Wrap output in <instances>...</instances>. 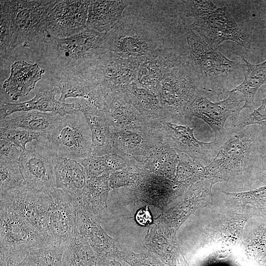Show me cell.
<instances>
[{"mask_svg":"<svg viewBox=\"0 0 266 266\" xmlns=\"http://www.w3.org/2000/svg\"><path fill=\"white\" fill-rule=\"evenodd\" d=\"M171 1L133 0L101 48L140 63L175 48L171 44Z\"/></svg>","mask_w":266,"mask_h":266,"instance_id":"1","label":"cell"},{"mask_svg":"<svg viewBox=\"0 0 266 266\" xmlns=\"http://www.w3.org/2000/svg\"><path fill=\"white\" fill-rule=\"evenodd\" d=\"M105 35L87 27L65 38L44 32L43 39L31 52L45 70L79 76L101 51Z\"/></svg>","mask_w":266,"mask_h":266,"instance_id":"2","label":"cell"},{"mask_svg":"<svg viewBox=\"0 0 266 266\" xmlns=\"http://www.w3.org/2000/svg\"><path fill=\"white\" fill-rule=\"evenodd\" d=\"M227 135L216 155L205 166L208 175L217 179H232L236 182L250 177L255 172L260 153V132L257 125L238 130L225 128Z\"/></svg>","mask_w":266,"mask_h":266,"instance_id":"3","label":"cell"},{"mask_svg":"<svg viewBox=\"0 0 266 266\" xmlns=\"http://www.w3.org/2000/svg\"><path fill=\"white\" fill-rule=\"evenodd\" d=\"M185 30L189 55L202 89L219 96L228 94L244 78L245 64L228 59L187 25Z\"/></svg>","mask_w":266,"mask_h":266,"instance_id":"4","label":"cell"},{"mask_svg":"<svg viewBox=\"0 0 266 266\" xmlns=\"http://www.w3.org/2000/svg\"><path fill=\"white\" fill-rule=\"evenodd\" d=\"M58 0H0V20L11 34L10 52L22 44L32 49L43 38L44 24Z\"/></svg>","mask_w":266,"mask_h":266,"instance_id":"5","label":"cell"},{"mask_svg":"<svg viewBox=\"0 0 266 266\" xmlns=\"http://www.w3.org/2000/svg\"><path fill=\"white\" fill-rule=\"evenodd\" d=\"M202 90L190 56L168 72L158 88L157 95L168 122L190 126L193 119L187 109Z\"/></svg>","mask_w":266,"mask_h":266,"instance_id":"6","label":"cell"},{"mask_svg":"<svg viewBox=\"0 0 266 266\" xmlns=\"http://www.w3.org/2000/svg\"><path fill=\"white\" fill-rule=\"evenodd\" d=\"M59 157L79 161L92 156V134L80 111L62 117L43 137Z\"/></svg>","mask_w":266,"mask_h":266,"instance_id":"7","label":"cell"},{"mask_svg":"<svg viewBox=\"0 0 266 266\" xmlns=\"http://www.w3.org/2000/svg\"><path fill=\"white\" fill-rule=\"evenodd\" d=\"M140 64L101 48L81 77L96 82L106 93L123 92L135 81Z\"/></svg>","mask_w":266,"mask_h":266,"instance_id":"8","label":"cell"},{"mask_svg":"<svg viewBox=\"0 0 266 266\" xmlns=\"http://www.w3.org/2000/svg\"><path fill=\"white\" fill-rule=\"evenodd\" d=\"M58 158L46 140L39 138L32 143L30 149L22 151L18 161L26 185L47 194L55 190V167Z\"/></svg>","mask_w":266,"mask_h":266,"instance_id":"9","label":"cell"},{"mask_svg":"<svg viewBox=\"0 0 266 266\" xmlns=\"http://www.w3.org/2000/svg\"><path fill=\"white\" fill-rule=\"evenodd\" d=\"M188 27L214 49L226 40L234 41L247 51L251 46L247 36L226 7H217L193 18Z\"/></svg>","mask_w":266,"mask_h":266,"instance_id":"10","label":"cell"},{"mask_svg":"<svg viewBox=\"0 0 266 266\" xmlns=\"http://www.w3.org/2000/svg\"><path fill=\"white\" fill-rule=\"evenodd\" d=\"M0 248L12 252H29L43 244L46 236L13 210L0 205Z\"/></svg>","mask_w":266,"mask_h":266,"instance_id":"11","label":"cell"},{"mask_svg":"<svg viewBox=\"0 0 266 266\" xmlns=\"http://www.w3.org/2000/svg\"><path fill=\"white\" fill-rule=\"evenodd\" d=\"M50 196L46 241L64 249L77 233V200L58 189Z\"/></svg>","mask_w":266,"mask_h":266,"instance_id":"12","label":"cell"},{"mask_svg":"<svg viewBox=\"0 0 266 266\" xmlns=\"http://www.w3.org/2000/svg\"><path fill=\"white\" fill-rule=\"evenodd\" d=\"M0 205L9 208L30 222L46 237L51 198L26 184L0 194Z\"/></svg>","mask_w":266,"mask_h":266,"instance_id":"13","label":"cell"},{"mask_svg":"<svg viewBox=\"0 0 266 266\" xmlns=\"http://www.w3.org/2000/svg\"><path fill=\"white\" fill-rule=\"evenodd\" d=\"M228 97L218 102H212L206 97L197 96L187 109L188 117H198L206 122L212 129L215 140L223 142L226 136V122L230 116L239 114L243 96L238 92L229 91Z\"/></svg>","mask_w":266,"mask_h":266,"instance_id":"14","label":"cell"},{"mask_svg":"<svg viewBox=\"0 0 266 266\" xmlns=\"http://www.w3.org/2000/svg\"><path fill=\"white\" fill-rule=\"evenodd\" d=\"M191 126L172 123L164 122L159 130L164 143L178 153H182L208 166L216 155L223 142L214 140L204 142L197 139Z\"/></svg>","mask_w":266,"mask_h":266,"instance_id":"15","label":"cell"},{"mask_svg":"<svg viewBox=\"0 0 266 266\" xmlns=\"http://www.w3.org/2000/svg\"><path fill=\"white\" fill-rule=\"evenodd\" d=\"M110 129L112 152L142 166L157 147L166 145L156 132L150 129Z\"/></svg>","mask_w":266,"mask_h":266,"instance_id":"16","label":"cell"},{"mask_svg":"<svg viewBox=\"0 0 266 266\" xmlns=\"http://www.w3.org/2000/svg\"><path fill=\"white\" fill-rule=\"evenodd\" d=\"M90 0H58L44 24V32L58 38H65L86 28Z\"/></svg>","mask_w":266,"mask_h":266,"instance_id":"17","label":"cell"},{"mask_svg":"<svg viewBox=\"0 0 266 266\" xmlns=\"http://www.w3.org/2000/svg\"><path fill=\"white\" fill-rule=\"evenodd\" d=\"M42 81L52 89L59 90L58 100L65 102L69 98L84 99L103 111L106 92L98 83L70 73L46 70Z\"/></svg>","mask_w":266,"mask_h":266,"instance_id":"18","label":"cell"},{"mask_svg":"<svg viewBox=\"0 0 266 266\" xmlns=\"http://www.w3.org/2000/svg\"><path fill=\"white\" fill-rule=\"evenodd\" d=\"M60 93L59 90L39 89L32 99L19 103H12L0 101V122L11 114L19 111H38L44 112H54L63 117L68 114L79 111L75 103H67L57 100L56 96Z\"/></svg>","mask_w":266,"mask_h":266,"instance_id":"19","label":"cell"},{"mask_svg":"<svg viewBox=\"0 0 266 266\" xmlns=\"http://www.w3.org/2000/svg\"><path fill=\"white\" fill-rule=\"evenodd\" d=\"M190 57L176 48L140 64L134 82L157 95L158 86L165 75L177 65Z\"/></svg>","mask_w":266,"mask_h":266,"instance_id":"20","label":"cell"},{"mask_svg":"<svg viewBox=\"0 0 266 266\" xmlns=\"http://www.w3.org/2000/svg\"><path fill=\"white\" fill-rule=\"evenodd\" d=\"M103 111L111 129H150L128 100L124 92H106Z\"/></svg>","mask_w":266,"mask_h":266,"instance_id":"21","label":"cell"},{"mask_svg":"<svg viewBox=\"0 0 266 266\" xmlns=\"http://www.w3.org/2000/svg\"><path fill=\"white\" fill-rule=\"evenodd\" d=\"M128 100L148 128L158 132L167 116L156 94L134 82L123 91Z\"/></svg>","mask_w":266,"mask_h":266,"instance_id":"22","label":"cell"},{"mask_svg":"<svg viewBox=\"0 0 266 266\" xmlns=\"http://www.w3.org/2000/svg\"><path fill=\"white\" fill-rule=\"evenodd\" d=\"M74 103L84 115L91 130L92 156L101 157L112 152L110 127L104 112L83 99H77Z\"/></svg>","mask_w":266,"mask_h":266,"instance_id":"23","label":"cell"},{"mask_svg":"<svg viewBox=\"0 0 266 266\" xmlns=\"http://www.w3.org/2000/svg\"><path fill=\"white\" fill-rule=\"evenodd\" d=\"M45 73V70L37 63L15 61L11 66L10 75L4 81L2 87L12 100L16 101L19 98L28 95Z\"/></svg>","mask_w":266,"mask_h":266,"instance_id":"24","label":"cell"},{"mask_svg":"<svg viewBox=\"0 0 266 266\" xmlns=\"http://www.w3.org/2000/svg\"><path fill=\"white\" fill-rule=\"evenodd\" d=\"M133 0H90L86 27L106 34L121 20Z\"/></svg>","mask_w":266,"mask_h":266,"instance_id":"25","label":"cell"},{"mask_svg":"<svg viewBox=\"0 0 266 266\" xmlns=\"http://www.w3.org/2000/svg\"><path fill=\"white\" fill-rule=\"evenodd\" d=\"M57 189L76 199L83 195L87 176L82 165L77 161L58 157L55 167Z\"/></svg>","mask_w":266,"mask_h":266,"instance_id":"26","label":"cell"},{"mask_svg":"<svg viewBox=\"0 0 266 266\" xmlns=\"http://www.w3.org/2000/svg\"><path fill=\"white\" fill-rule=\"evenodd\" d=\"M62 117L54 112L32 111L0 122V127L22 129L40 133L42 137L49 133L60 121Z\"/></svg>","mask_w":266,"mask_h":266,"instance_id":"27","label":"cell"},{"mask_svg":"<svg viewBox=\"0 0 266 266\" xmlns=\"http://www.w3.org/2000/svg\"><path fill=\"white\" fill-rule=\"evenodd\" d=\"M246 66L243 81L230 91L240 93L244 99V104L239 110L254 109L255 96L259 89L266 83V60L259 64L250 63L243 56H241Z\"/></svg>","mask_w":266,"mask_h":266,"instance_id":"28","label":"cell"},{"mask_svg":"<svg viewBox=\"0 0 266 266\" xmlns=\"http://www.w3.org/2000/svg\"><path fill=\"white\" fill-rule=\"evenodd\" d=\"M93 257L77 233L63 250V266H94Z\"/></svg>","mask_w":266,"mask_h":266,"instance_id":"29","label":"cell"},{"mask_svg":"<svg viewBox=\"0 0 266 266\" xmlns=\"http://www.w3.org/2000/svg\"><path fill=\"white\" fill-rule=\"evenodd\" d=\"M178 153L167 145L157 147L144 164V166L158 170L173 171L177 167Z\"/></svg>","mask_w":266,"mask_h":266,"instance_id":"30","label":"cell"},{"mask_svg":"<svg viewBox=\"0 0 266 266\" xmlns=\"http://www.w3.org/2000/svg\"><path fill=\"white\" fill-rule=\"evenodd\" d=\"M26 184L18 162L0 160V194Z\"/></svg>","mask_w":266,"mask_h":266,"instance_id":"31","label":"cell"},{"mask_svg":"<svg viewBox=\"0 0 266 266\" xmlns=\"http://www.w3.org/2000/svg\"><path fill=\"white\" fill-rule=\"evenodd\" d=\"M63 249L46 241L30 251L33 266H63Z\"/></svg>","mask_w":266,"mask_h":266,"instance_id":"32","label":"cell"},{"mask_svg":"<svg viewBox=\"0 0 266 266\" xmlns=\"http://www.w3.org/2000/svg\"><path fill=\"white\" fill-rule=\"evenodd\" d=\"M0 136L8 139L22 151L26 150V144L33 140H38L42 134L40 133L24 129H12L0 128Z\"/></svg>","mask_w":266,"mask_h":266,"instance_id":"33","label":"cell"},{"mask_svg":"<svg viewBox=\"0 0 266 266\" xmlns=\"http://www.w3.org/2000/svg\"><path fill=\"white\" fill-rule=\"evenodd\" d=\"M224 193L229 198L235 200H244L255 206L264 207L266 206V185L255 190L240 192Z\"/></svg>","mask_w":266,"mask_h":266,"instance_id":"34","label":"cell"},{"mask_svg":"<svg viewBox=\"0 0 266 266\" xmlns=\"http://www.w3.org/2000/svg\"><path fill=\"white\" fill-rule=\"evenodd\" d=\"M0 266H33L29 252H12L0 248Z\"/></svg>","mask_w":266,"mask_h":266,"instance_id":"35","label":"cell"},{"mask_svg":"<svg viewBox=\"0 0 266 266\" xmlns=\"http://www.w3.org/2000/svg\"><path fill=\"white\" fill-rule=\"evenodd\" d=\"M0 160L18 162L22 151L12 142L0 136Z\"/></svg>","mask_w":266,"mask_h":266,"instance_id":"36","label":"cell"},{"mask_svg":"<svg viewBox=\"0 0 266 266\" xmlns=\"http://www.w3.org/2000/svg\"><path fill=\"white\" fill-rule=\"evenodd\" d=\"M255 179L266 183V153L262 155L255 172Z\"/></svg>","mask_w":266,"mask_h":266,"instance_id":"37","label":"cell"},{"mask_svg":"<svg viewBox=\"0 0 266 266\" xmlns=\"http://www.w3.org/2000/svg\"><path fill=\"white\" fill-rule=\"evenodd\" d=\"M137 222L142 225H147L152 222V217L148 210V206L140 209L136 215Z\"/></svg>","mask_w":266,"mask_h":266,"instance_id":"38","label":"cell"},{"mask_svg":"<svg viewBox=\"0 0 266 266\" xmlns=\"http://www.w3.org/2000/svg\"><path fill=\"white\" fill-rule=\"evenodd\" d=\"M253 2L257 6L261 17L266 25V0H256Z\"/></svg>","mask_w":266,"mask_h":266,"instance_id":"39","label":"cell"},{"mask_svg":"<svg viewBox=\"0 0 266 266\" xmlns=\"http://www.w3.org/2000/svg\"><path fill=\"white\" fill-rule=\"evenodd\" d=\"M257 212L259 214L266 217V207L260 208Z\"/></svg>","mask_w":266,"mask_h":266,"instance_id":"40","label":"cell"}]
</instances>
